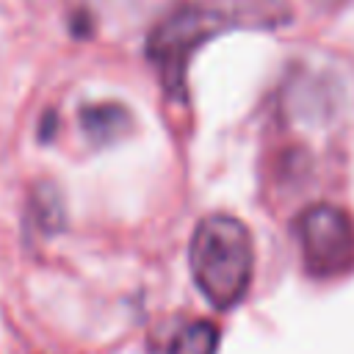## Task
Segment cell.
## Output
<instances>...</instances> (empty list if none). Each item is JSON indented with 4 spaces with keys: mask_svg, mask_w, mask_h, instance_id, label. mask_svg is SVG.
<instances>
[{
    "mask_svg": "<svg viewBox=\"0 0 354 354\" xmlns=\"http://www.w3.org/2000/svg\"><path fill=\"white\" fill-rule=\"evenodd\" d=\"M218 340H221V335L213 321L194 318L171 335L166 354H216Z\"/></svg>",
    "mask_w": 354,
    "mask_h": 354,
    "instance_id": "obj_5",
    "label": "cell"
},
{
    "mask_svg": "<svg viewBox=\"0 0 354 354\" xmlns=\"http://www.w3.org/2000/svg\"><path fill=\"white\" fill-rule=\"evenodd\" d=\"M290 19L285 0H196L166 14L147 39V58L169 97L185 94L194 53L224 30H268Z\"/></svg>",
    "mask_w": 354,
    "mask_h": 354,
    "instance_id": "obj_1",
    "label": "cell"
},
{
    "mask_svg": "<svg viewBox=\"0 0 354 354\" xmlns=\"http://www.w3.org/2000/svg\"><path fill=\"white\" fill-rule=\"evenodd\" d=\"M293 232L307 274L332 279L354 268V218L343 207L332 202L307 205L296 216Z\"/></svg>",
    "mask_w": 354,
    "mask_h": 354,
    "instance_id": "obj_3",
    "label": "cell"
},
{
    "mask_svg": "<svg viewBox=\"0 0 354 354\" xmlns=\"http://www.w3.org/2000/svg\"><path fill=\"white\" fill-rule=\"evenodd\" d=\"M188 266L194 285L213 310L227 313L238 307L254 277V243L249 227L230 213L205 216L194 227Z\"/></svg>",
    "mask_w": 354,
    "mask_h": 354,
    "instance_id": "obj_2",
    "label": "cell"
},
{
    "mask_svg": "<svg viewBox=\"0 0 354 354\" xmlns=\"http://www.w3.org/2000/svg\"><path fill=\"white\" fill-rule=\"evenodd\" d=\"M80 124L94 144H111L130 127V113L119 102H97L80 111Z\"/></svg>",
    "mask_w": 354,
    "mask_h": 354,
    "instance_id": "obj_4",
    "label": "cell"
}]
</instances>
